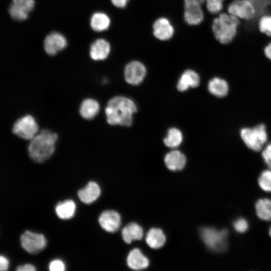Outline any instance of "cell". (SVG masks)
Here are the masks:
<instances>
[{"label":"cell","instance_id":"obj_1","mask_svg":"<svg viewBox=\"0 0 271 271\" xmlns=\"http://www.w3.org/2000/svg\"><path fill=\"white\" fill-rule=\"evenodd\" d=\"M137 111V106L131 99L115 96L108 100L105 108L106 121L112 125L130 126L132 115Z\"/></svg>","mask_w":271,"mask_h":271},{"label":"cell","instance_id":"obj_2","mask_svg":"<svg viewBox=\"0 0 271 271\" xmlns=\"http://www.w3.org/2000/svg\"><path fill=\"white\" fill-rule=\"evenodd\" d=\"M58 139L56 133L44 129L38 132L32 140L28 147L30 158L37 163H43L53 154Z\"/></svg>","mask_w":271,"mask_h":271},{"label":"cell","instance_id":"obj_3","mask_svg":"<svg viewBox=\"0 0 271 271\" xmlns=\"http://www.w3.org/2000/svg\"><path fill=\"white\" fill-rule=\"evenodd\" d=\"M239 20L231 14L221 13L212 22V30L216 39L222 44L232 41L236 35Z\"/></svg>","mask_w":271,"mask_h":271},{"label":"cell","instance_id":"obj_4","mask_svg":"<svg viewBox=\"0 0 271 271\" xmlns=\"http://www.w3.org/2000/svg\"><path fill=\"white\" fill-rule=\"evenodd\" d=\"M200 236L205 244L214 251H224L227 247L228 232L226 229L205 227L200 230Z\"/></svg>","mask_w":271,"mask_h":271},{"label":"cell","instance_id":"obj_5","mask_svg":"<svg viewBox=\"0 0 271 271\" xmlns=\"http://www.w3.org/2000/svg\"><path fill=\"white\" fill-rule=\"evenodd\" d=\"M240 134L246 146L256 152L263 148L267 140L266 127L263 124H258L252 128H243Z\"/></svg>","mask_w":271,"mask_h":271},{"label":"cell","instance_id":"obj_6","mask_svg":"<svg viewBox=\"0 0 271 271\" xmlns=\"http://www.w3.org/2000/svg\"><path fill=\"white\" fill-rule=\"evenodd\" d=\"M39 126L35 118L26 114L18 118L13 124L12 132L18 137L26 140H32L38 133Z\"/></svg>","mask_w":271,"mask_h":271},{"label":"cell","instance_id":"obj_7","mask_svg":"<svg viewBox=\"0 0 271 271\" xmlns=\"http://www.w3.org/2000/svg\"><path fill=\"white\" fill-rule=\"evenodd\" d=\"M228 13L238 18L250 21L254 24L256 11L253 4L249 0H234L229 4Z\"/></svg>","mask_w":271,"mask_h":271},{"label":"cell","instance_id":"obj_8","mask_svg":"<svg viewBox=\"0 0 271 271\" xmlns=\"http://www.w3.org/2000/svg\"><path fill=\"white\" fill-rule=\"evenodd\" d=\"M21 244L27 252L35 254L42 250L46 244L45 236L40 233L26 230L21 236Z\"/></svg>","mask_w":271,"mask_h":271},{"label":"cell","instance_id":"obj_9","mask_svg":"<svg viewBox=\"0 0 271 271\" xmlns=\"http://www.w3.org/2000/svg\"><path fill=\"white\" fill-rule=\"evenodd\" d=\"M147 73L145 65L141 61L133 60L128 63L124 69L125 81L131 85H139L144 80Z\"/></svg>","mask_w":271,"mask_h":271},{"label":"cell","instance_id":"obj_10","mask_svg":"<svg viewBox=\"0 0 271 271\" xmlns=\"http://www.w3.org/2000/svg\"><path fill=\"white\" fill-rule=\"evenodd\" d=\"M174 33V27L168 18L161 17L154 21L153 24V34L158 40L168 41L172 38Z\"/></svg>","mask_w":271,"mask_h":271},{"label":"cell","instance_id":"obj_11","mask_svg":"<svg viewBox=\"0 0 271 271\" xmlns=\"http://www.w3.org/2000/svg\"><path fill=\"white\" fill-rule=\"evenodd\" d=\"M34 0H13L9 8V13L12 18L17 21L26 20L28 14L34 7Z\"/></svg>","mask_w":271,"mask_h":271},{"label":"cell","instance_id":"obj_12","mask_svg":"<svg viewBox=\"0 0 271 271\" xmlns=\"http://www.w3.org/2000/svg\"><path fill=\"white\" fill-rule=\"evenodd\" d=\"M67 40L61 34L53 32L46 36L44 40V49L46 53L54 55L67 46Z\"/></svg>","mask_w":271,"mask_h":271},{"label":"cell","instance_id":"obj_13","mask_svg":"<svg viewBox=\"0 0 271 271\" xmlns=\"http://www.w3.org/2000/svg\"><path fill=\"white\" fill-rule=\"evenodd\" d=\"M98 222L101 227L108 232H115L119 228L121 218L119 214L114 210H106L99 216Z\"/></svg>","mask_w":271,"mask_h":271},{"label":"cell","instance_id":"obj_14","mask_svg":"<svg viewBox=\"0 0 271 271\" xmlns=\"http://www.w3.org/2000/svg\"><path fill=\"white\" fill-rule=\"evenodd\" d=\"M183 18L185 22L189 26L200 24L204 18L201 6L196 4H184Z\"/></svg>","mask_w":271,"mask_h":271},{"label":"cell","instance_id":"obj_15","mask_svg":"<svg viewBox=\"0 0 271 271\" xmlns=\"http://www.w3.org/2000/svg\"><path fill=\"white\" fill-rule=\"evenodd\" d=\"M110 50V45L108 41L103 39H99L91 45L90 56L94 60H103L108 57Z\"/></svg>","mask_w":271,"mask_h":271},{"label":"cell","instance_id":"obj_16","mask_svg":"<svg viewBox=\"0 0 271 271\" xmlns=\"http://www.w3.org/2000/svg\"><path fill=\"white\" fill-rule=\"evenodd\" d=\"M126 263L131 269L139 270L147 268L149 265V260L141 250L134 248L129 252Z\"/></svg>","mask_w":271,"mask_h":271},{"label":"cell","instance_id":"obj_17","mask_svg":"<svg viewBox=\"0 0 271 271\" xmlns=\"http://www.w3.org/2000/svg\"><path fill=\"white\" fill-rule=\"evenodd\" d=\"M100 189L95 182L90 181L77 192L79 199L85 204H90L96 201L100 195Z\"/></svg>","mask_w":271,"mask_h":271},{"label":"cell","instance_id":"obj_18","mask_svg":"<svg viewBox=\"0 0 271 271\" xmlns=\"http://www.w3.org/2000/svg\"><path fill=\"white\" fill-rule=\"evenodd\" d=\"M200 83V77L194 70L187 69L181 75L178 84L177 89L180 91H185L190 87H197Z\"/></svg>","mask_w":271,"mask_h":271},{"label":"cell","instance_id":"obj_19","mask_svg":"<svg viewBox=\"0 0 271 271\" xmlns=\"http://www.w3.org/2000/svg\"><path fill=\"white\" fill-rule=\"evenodd\" d=\"M164 161L166 167L170 170L179 171L185 166L186 158L181 152L174 150L166 154Z\"/></svg>","mask_w":271,"mask_h":271},{"label":"cell","instance_id":"obj_20","mask_svg":"<svg viewBox=\"0 0 271 271\" xmlns=\"http://www.w3.org/2000/svg\"><path fill=\"white\" fill-rule=\"evenodd\" d=\"M99 109L100 105L96 100L88 98L81 102L79 112L82 118L86 120H91L98 114Z\"/></svg>","mask_w":271,"mask_h":271},{"label":"cell","instance_id":"obj_21","mask_svg":"<svg viewBox=\"0 0 271 271\" xmlns=\"http://www.w3.org/2000/svg\"><path fill=\"white\" fill-rule=\"evenodd\" d=\"M121 235L123 241L128 244L132 241L141 240L144 235L142 227L136 223H130L122 230Z\"/></svg>","mask_w":271,"mask_h":271},{"label":"cell","instance_id":"obj_22","mask_svg":"<svg viewBox=\"0 0 271 271\" xmlns=\"http://www.w3.org/2000/svg\"><path fill=\"white\" fill-rule=\"evenodd\" d=\"M166 240V238L163 231L157 228L150 229L146 237L147 244L153 249L162 247L165 244Z\"/></svg>","mask_w":271,"mask_h":271},{"label":"cell","instance_id":"obj_23","mask_svg":"<svg viewBox=\"0 0 271 271\" xmlns=\"http://www.w3.org/2000/svg\"><path fill=\"white\" fill-rule=\"evenodd\" d=\"M208 89L213 95L222 97L228 93V85L225 80L219 77H214L209 81Z\"/></svg>","mask_w":271,"mask_h":271},{"label":"cell","instance_id":"obj_24","mask_svg":"<svg viewBox=\"0 0 271 271\" xmlns=\"http://www.w3.org/2000/svg\"><path fill=\"white\" fill-rule=\"evenodd\" d=\"M76 210L75 202L72 200H67L59 202L55 207L58 217L62 219H68L72 217Z\"/></svg>","mask_w":271,"mask_h":271},{"label":"cell","instance_id":"obj_25","mask_svg":"<svg viewBox=\"0 0 271 271\" xmlns=\"http://www.w3.org/2000/svg\"><path fill=\"white\" fill-rule=\"evenodd\" d=\"M110 24L109 17L104 13H96L92 15L90 19L91 27L96 32H101L107 30Z\"/></svg>","mask_w":271,"mask_h":271},{"label":"cell","instance_id":"obj_26","mask_svg":"<svg viewBox=\"0 0 271 271\" xmlns=\"http://www.w3.org/2000/svg\"><path fill=\"white\" fill-rule=\"evenodd\" d=\"M255 211L258 217L263 221L271 220V200L261 198L257 200L255 205Z\"/></svg>","mask_w":271,"mask_h":271},{"label":"cell","instance_id":"obj_27","mask_svg":"<svg viewBox=\"0 0 271 271\" xmlns=\"http://www.w3.org/2000/svg\"><path fill=\"white\" fill-rule=\"evenodd\" d=\"M182 140L181 131L177 128L172 127L168 130L167 136L164 139V143L167 147L174 148L179 146Z\"/></svg>","mask_w":271,"mask_h":271},{"label":"cell","instance_id":"obj_28","mask_svg":"<svg viewBox=\"0 0 271 271\" xmlns=\"http://www.w3.org/2000/svg\"><path fill=\"white\" fill-rule=\"evenodd\" d=\"M254 6L256 17L254 23L259 18L264 15L268 14L271 6V0H249Z\"/></svg>","mask_w":271,"mask_h":271},{"label":"cell","instance_id":"obj_29","mask_svg":"<svg viewBox=\"0 0 271 271\" xmlns=\"http://www.w3.org/2000/svg\"><path fill=\"white\" fill-rule=\"evenodd\" d=\"M260 188L264 191L271 192V170L262 171L258 179Z\"/></svg>","mask_w":271,"mask_h":271},{"label":"cell","instance_id":"obj_30","mask_svg":"<svg viewBox=\"0 0 271 271\" xmlns=\"http://www.w3.org/2000/svg\"><path fill=\"white\" fill-rule=\"evenodd\" d=\"M259 31L267 36H271V15H264L260 17L258 21Z\"/></svg>","mask_w":271,"mask_h":271},{"label":"cell","instance_id":"obj_31","mask_svg":"<svg viewBox=\"0 0 271 271\" xmlns=\"http://www.w3.org/2000/svg\"><path fill=\"white\" fill-rule=\"evenodd\" d=\"M224 0H205L207 11L212 14H217L220 12L223 7Z\"/></svg>","mask_w":271,"mask_h":271},{"label":"cell","instance_id":"obj_32","mask_svg":"<svg viewBox=\"0 0 271 271\" xmlns=\"http://www.w3.org/2000/svg\"><path fill=\"white\" fill-rule=\"evenodd\" d=\"M234 230L240 233H244L248 228V223L247 220L243 218H238L233 223Z\"/></svg>","mask_w":271,"mask_h":271},{"label":"cell","instance_id":"obj_33","mask_svg":"<svg viewBox=\"0 0 271 271\" xmlns=\"http://www.w3.org/2000/svg\"><path fill=\"white\" fill-rule=\"evenodd\" d=\"M261 155L264 163L268 169L271 170V143L264 147Z\"/></svg>","mask_w":271,"mask_h":271},{"label":"cell","instance_id":"obj_34","mask_svg":"<svg viewBox=\"0 0 271 271\" xmlns=\"http://www.w3.org/2000/svg\"><path fill=\"white\" fill-rule=\"evenodd\" d=\"M49 268L51 271H63L65 270V266L62 260L57 259L50 262Z\"/></svg>","mask_w":271,"mask_h":271},{"label":"cell","instance_id":"obj_35","mask_svg":"<svg viewBox=\"0 0 271 271\" xmlns=\"http://www.w3.org/2000/svg\"><path fill=\"white\" fill-rule=\"evenodd\" d=\"M112 5L116 8L123 9L125 8L129 0H110Z\"/></svg>","mask_w":271,"mask_h":271},{"label":"cell","instance_id":"obj_36","mask_svg":"<svg viewBox=\"0 0 271 271\" xmlns=\"http://www.w3.org/2000/svg\"><path fill=\"white\" fill-rule=\"evenodd\" d=\"M9 261L8 259L3 255L0 256V270L5 271L8 269Z\"/></svg>","mask_w":271,"mask_h":271},{"label":"cell","instance_id":"obj_37","mask_svg":"<svg viewBox=\"0 0 271 271\" xmlns=\"http://www.w3.org/2000/svg\"><path fill=\"white\" fill-rule=\"evenodd\" d=\"M16 270L17 271H35L36 268L32 264H25L17 266Z\"/></svg>","mask_w":271,"mask_h":271},{"label":"cell","instance_id":"obj_38","mask_svg":"<svg viewBox=\"0 0 271 271\" xmlns=\"http://www.w3.org/2000/svg\"><path fill=\"white\" fill-rule=\"evenodd\" d=\"M265 56L271 60V42L266 46L264 49Z\"/></svg>","mask_w":271,"mask_h":271},{"label":"cell","instance_id":"obj_39","mask_svg":"<svg viewBox=\"0 0 271 271\" xmlns=\"http://www.w3.org/2000/svg\"><path fill=\"white\" fill-rule=\"evenodd\" d=\"M184 4H196L202 5L205 0H183Z\"/></svg>","mask_w":271,"mask_h":271},{"label":"cell","instance_id":"obj_40","mask_svg":"<svg viewBox=\"0 0 271 271\" xmlns=\"http://www.w3.org/2000/svg\"><path fill=\"white\" fill-rule=\"evenodd\" d=\"M269 236L271 237V227L270 228V229L269 230Z\"/></svg>","mask_w":271,"mask_h":271}]
</instances>
